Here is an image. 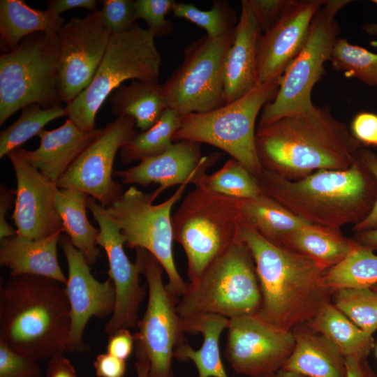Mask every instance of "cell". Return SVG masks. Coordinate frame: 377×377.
<instances>
[{"instance_id": "cell-11", "label": "cell", "mask_w": 377, "mask_h": 377, "mask_svg": "<svg viewBox=\"0 0 377 377\" xmlns=\"http://www.w3.org/2000/svg\"><path fill=\"white\" fill-rule=\"evenodd\" d=\"M190 181L181 184L166 200L154 204L152 193L131 186L110 207L108 216L117 224L129 249L147 251L161 263L168 278V288L178 297L186 284L180 276L174 260V241L171 211L182 197Z\"/></svg>"}, {"instance_id": "cell-38", "label": "cell", "mask_w": 377, "mask_h": 377, "mask_svg": "<svg viewBox=\"0 0 377 377\" xmlns=\"http://www.w3.org/2000/svg\"><path fill=\"white\" fill-rule=\"evenodd\" d=\"M333 68L346 75L377 85V54L338 38L330 59Z\"/></svg>"}, {"instance_id": "cell-3", "label": "cell", "mask_w": 377, "mask_h": 377, "mask_svg": "<svg viewBox=\"0 0 377 377\" xmlns=\"http://www.w3.org/2000/svg\"><path fill=\"white\" fill-rule=\"evenodd\" d=\"M71 309L65 286L52 279L10 276L0 286V342L43 360L68 352Z\"/></svg>"}, {"instance_id": "cell-18", "label": "cell", "mask_w": 377, "mask_h": 377, "mask_svg": "<svg viewBox=\"0 0 377 377\" xmlns=\"http://www.w3.org/2000/svg\"><path fill=\"white\" fill-rule=\"evenodd\" d=\"M59 244L68 264L65 288L71 318L68 352H82L87 349L83 334L89 319L112 316L115 306L114 288L110 278L101 282L92 275L89 263L67 235L61 234Z\"/></svg>"}, {"instance_id": "cell-40", "label": "cell", "mask_w": 377, "mask_h": 377, "mask_svg": "<svg viewBox=\"0 0 377 377\" xmlns=\"http://www.w3.org/2000/svg\"><path fill=\"white\" fill-rule=\"evenodd\" d=\"M103 7L96 10L99 22L111 33L121 34L130 29L138 19L135 1L103 0Z\"/></svg>"}, {"instance_id": "cell-17", "label": "cell", "mask_w": 377, "mask_h": 377, "mask_svg": "<svg viewBox=\"0 0 377 377\" xmlns=\"http://www.w3.org/2000/svg\"><path fill=\"white\" fill-rule=\"evenodd\" d=\"M87 207L99 226L97 244L107 255L109 278L115 291V306L104 330L108 335L120 329H131L139 320L140 304L146 295V286L140 284V266L137 260L132 263L124 249L125 239L117 224L108 216L105 207L91 198Z\"/></svg>"}, {"instance_id": "cell-27", "label": "cell", "mask_w": 377, "mask_h": 377, "mask_svg": "<svg viewBox=\"0 0 377 377\" xmlns=\"http://www.w3.org/2000/svg\"><path fill=\"white\" fill-rule=\"evenodd\" d=\"M232 198L242 220L279 247L284 248L293 232L309 223L263 193L251 198Z\"/></svg>"}, {"instance_id": "cell-52", "label": "cell", "mask_w": 377, "mask_h": 377, "mask_svg": "<svg viewBox=\"0 0 377 377\" xmlns=\"http://www.w3.org/2000/svg\"><path fill=\"white\" fill-rule=\"evenodd\" d=\"M355 239L373 251L377 250V228L355 232Z\"/></svg>"}, {"instance_id": "cell-25", "label": "cell", "mask_w": 377, "mask_h": 377, "mask_svg": "<svg viewBox=\"0 0 377 377\" xmlns=\"http://www.w3.org/2000/svg\"><path fill=\"white\" fill-rule=\"evenodd\" d=\"M292 332L295 346L279 371L306 377H346L345 358L331 341L306 323Z\"/></svg>"}, {"instance_id": "cell-43", "label": "cell", "mask_w": 377, "mask_h": 377, "mask_svg": "<svg viewBox=\"0 0 377 377\" xmlns=\"http://www.w3.org/2000/svg\"><path fill=\"white\" fill-rule=\"evenodd\" d=\"M351 133L360 143L377 147V114H357L351 123Z\"/></svg>"}, {"instance_id": "cell-34", "label": "cell", "mask_w": 377, "mask_h": 377, "mask_svg": "<svg viewBox=\"0 0 377 377\" xmlns=\"http://www.w3.org/2000/svg\"><path fill=\"white\" fill-rule=\"evenodd\" d=\"M182 115L167 108L158 121L150 128L134 135L121 149L123 163L161 154L173 145L172 138L181 124Z\"/></svg>"}, {"instance_id": "cell-58", "label": "cell", "mask_w": 377, "mask_h": 377, "mask_svg": "<svg viewBox=\"0 0 377 377\" xmlns=\"http://www.w3.org/2000/svg\"><path fill=\"white\" fill-rule=\"evenodd\" d=\"M376 356H377V347H376Z\"/></svg>"}, {"instance_id": "cell-19", "label": "cell", "mask_w": 377, "mask_h": 377, "mask_svg": "<svg viewBox=\"0 0 377 377\" xmlns=\"http://www.w3.org/2000/svg\"><path fill=\"white\" fill-rule=\"evenodd\" d=\"M7 156L12 163L17 179L15 209L11 219L17 235L42 239L57 232H64L61 217L55 205L59 188L20 154L19 148Z\"/></svg>"}, {"instance_id": "cell-12", "label": "cell", "mask_w": 377, "mask_h": 377, "mask_svg": "<svg viewBox=\"0 0 377 377\" xmlns=\"http://www.w3.org/2000/svg\"><path fill=\"white\" fill-rule=\"evenodd\" d=\"M135 253L149 292L145 313L133 334L136 358L148 363V377H174V352L186 341L183 320L177 311L179 297L163 283L165 271L155 257L140 248Z\"/></svg>"}, {"instance_id": "cell-23", "label": "cell", "mask_w": 377, "mask_h": 377, "mask_svg": "<svg viewBox=\"0 0 377 377\" xmlns=\"http://www.w3.org/2000/svg\"><path fill=\"white\" fill-rule=\"evenodd\" d=\"M101 128L84 131L68 119L57 128L42 131L39 147L33 151L19 147L22 156L44 176L57 184L72 163L100 134Z\"/></svg>"}, {"instance_id": "cell-55", "label": "cell", "mask_w": 377, "mask_h": 377, "mask_svg": "<svg viewBox=\"0 0 377 377\" xmlns=\"http://www.w3.org/2000/svg\"><path fill=\"white\" fill-rule=\"evenodd\" d=\"M258 377H277V376H276V374H272L260 376H258Z\"/></svg>"}, {"instance_id": "cell-29", "label": "cell", "mask_w": 377, "mask_h": 377, "mask_svg": "<svg viewBox=\"0 0 377 377\" xmlns=\"http://www.w3.org/2000/svg\"><path fill=\"white\" fill-rule=\"evenodd\" d=\"M110 98L111 112L134 119L142 132L152 127L168 108L163 84L131 80L117 88Z\"/></svg>"}, {"instance_id": "cell-46", "label": "cell", "mask_w": 377, "mask_h": 377, "mask_svg": "<svg viewBox=\"0 0 377 377\" xmlns=\"http://www.w3.org/2000/svg\"><path fill=\"white\" fill-rule=\"evenodd\" d=\"M135 346L133 335L128 329H120L109 335L107 353L118 358L126 360Z\"/></svg>"}, {"instance_id": "cell-48", "label": "cell", "mask_w": 377, "mask_h": 377, "mask_svg": "<svg viewBox=\"0 0 377 377\" xmlns=\"http://www.w3.org/2000/svg\"><path fill=\"white\" fill-rule=\"evenodd\" d=\"M15 192L1 186L0 189V239L15 236L17 231L6 222V216L10 209Z\"/></svg>"}, {"instance_id": "cell-49", "label": "cell", "mask_w": 377, "mask_h": 377, "mask_svg": "<svg viewBox=\"0 0 377 377\" xmlns=\"http://www.w3.org/2000/svg\"><path fill=\"white\" fill-rule=\"evenodd\" d=\"M45 377H78L71 361L64 355H57L49 359Z\"/></svg>"}, {"instance_id": "cell-37", "label": "cell", "mask_w": 377, "mask_h": 377, "mask_svg": "<svg viewBox=\"0 0 377 377\" xmlns=\"http://www.w3.org/2000/svg\"><path fill=\"white\" fill-rule=\"evenodd\" d=\"M332 303L362 330H377V293L371 288H340L332 292Z\"/></svg>"}, {"instance_id": "cell-10", "label": "cell", "mask_w": 377, "mask_h": 377, "mask_svg": "<svg viewBox=\"0 0 377 377\" xmlns=\"http://www.w3.org/2000/svg\"><path fill=\"white\" fill-rule=\"evenodd\" d=\"M348 0H326L315 14L308 38L301 51L280 80L278 92L261 112L258 127L267 126L283 117L306 112L315 105L311 92L330 61L339 33L336 17Z\"/></svg>"}, {"instance_id": "cell-24", "label": "cell", "mask_w": 377, "mask_h": 377, "mask_svg": "<svg viewBox=\"0 0 377 377\" xmlns=\"http://www.w3.org/2000/svg\"><path fill=\"white\" fill-rule=\"evenodd\" d=\"M62 232L42 239L15 235L0 239V265L10 276L31 274L56 280L64 286L67 278L57 258V244Z\"/></svg>"}, {"instance_id": "cell-31", "label": "cell", "mask_w": 377, "mask_h": 377, "mask_svg": "<svg viewBox=\"0 0 377 377\" xmlns=\"http://www.w3.org/2000/svg\"><path fill=\"white\" fill-rule=\"evenodd\" d=\"M89 195L72 188H59L55 205L61 217L64 232L73 246L84 256L89 265L96 263L100 256L97 248L99 229L94 228L87 216Z\"/></svg>"}, {"instance_id": "cell-16", "label": "cell", "mask_w": 377, "mask_h": 377, "mask_svg": "<svg viewBox=\"0 0 377 377\" xmlns=\"http://www.w3.org/2000/svg\"><path fill=\"white\" fill-rule=\"evenodd\" d=\"M227 330L224 357L237 374H276L295 346L292 331L278 329L256 314L230 319Z\"/></svg>"}, {"instance_id": "cell-21", "label": "cell", "mask_w": 377, "mask_h": 377, "mask_svg": "<svg viewBox=\"0 0 377 377\" xmlns=\"http://www.w3.org/2000/svg\"><path fill=\"white\" fill-rule=\"evenodd\" d=\"M200 143L180 140L173 143L165 152L142 159L129 168L114 171L113 176L119 178L123 184L147 186L159 184L153 193L156 199L165 189L193 180L205 173L219 158L217 153L202 156Z\"/></svg>"}, {"instance_id": "cell-28", "label": "cell", "mask_w": 377, "mask_h": 377, "mask_svg": "<svg viewBox=\"0 0 377 377\" xmlns=\"http://www.w3.org/2000/svg\"><path fill=\"white\" fill-rule=\"evenodd\" d=\"M64 24L63 17L47 9L33 8L21 0L0 1V44L6 52L32 34H57Z\"/></svg>"}, {"instance_id": "cell-2", "label": "cell", "mask_w": 377, "mask_h": 377, "mask_svg": "<svg viewBox=\"0 0 377 377\" xmlns=\"http://www.w3.org/2000/svg\"><path fill=\"white\" fill-rule=\"evenodd\" d=\"M239 235L255 262L262 297L256 315L261 320L292 331L331 302L332 292L321 283L327 269L305 255L271 244L242 219Z\"/></svg>"}, {"instance_id": "cell-39", "label": "cell", "mask_w": 377, "mask_h": 377, "mask_svg": "<svg viewBox=\"0 0 377 377\" xmlns=\"http://www.w3.org/2000/svg\"><path fill=\"white\" fill-rule=\"evenodd\" d=\"M172 13L175 16L184 18L202 27L210 38L220 37L236 27L235 10L226 2L216 1L211 9L202 10L193 3L175 2Z\"/></svg>"}, {"instance_id": "cell-26", "label": "cell", "mask_w": 377, "mask_h": 377, "mask_svg": "<svg viewBox=\"0 0 377 377\" xmlns=\"http://www.w3.org/2000/svg\"><path fill=\"white\" fill-rule=\"evenodd\" d=\"M182 320L185 333L201 334L202 343L199 349L195 350L186 341L175 348L174 357L179 361H192L199 377H228L221 360L219 339L223 330L228 328L230 319L205 313Z\"/></svg>"}, {"instance_id": "cell-9", "label": "cell", "mask_w": 377, "mask_h": 377, "mask_svg": "<svg viewBox=\"0 0 377 377\" xmlns=\"http://www.w3.org/2000/svg\"><path fill=\"white\" fill-rule=\"evenodd\" d=\"M59 41L57 34L37 32L0 57V125L32 104L59 105L57 89Z\"/></svg>"}, {"instance_id": "cell-1", "label": "cell", "mask_w": 377, "mask_h": 377, "mask_svg": "<svg viewBox=\"0 0 377 377\" xmlns=\"http://www.w3.org/2000/svg\"><path fill=\"white\" fill-rule=\"evenodd\" d=\"M256 147L262 167L296 181L319 170H345L359 158L360 143L329 108L316 107L258 127Z\"/></svg>"}, {"instance_id": "cell-35", "label": "cell", "mask_w": 377, "mask_h": 377, "mask_svg": "<svg viewBox=\"0 0 377 377\" xmlns=\"http://www.w3.org/2000/svg\"><path fill=\"white\" fill-rule=\"evenodd\" d=\"M192 184L195 187L237 199L251 198L262 194L256 177L232 158L212 174L198 175Z\"/></svg>"}, {"instance_id": "cell-7", "label": "cell", "mask_w": 377, "mask_h": 377, "mask_svg": "<svg viewBox=\"0 0 377 377\" xmlns=\"http://www.w3.org/2000/svg\"><path fill=\"white\" fill-rule=\"evenodd\" d=\"M281 77L260 82L244 96L219 108L182 115L173 142L190 140L213 145L256 177L263 168L256 147V119L260 110L275 98Z\"/></svg>"}, {"instance_id": "cell-8", "label": "cell", "mask_w": 377, "mask_h": 377, "mask_svg": "<svg viewBox=\"0 0 377 377\" xmlns=\"http://www.w3.org/2000/svg\"><path fill=\"white\" fill-rule=\"evenodd\" d=\"M241 215L233 199L195 187L172 216L174 241L187 259L189 282L196 281L239 235Z\"/></svg>"}, {"instance_id": "cell-50", "label": "cell", "mask_w": 377, "mask_h": 377, "mask_svg": "<svg viewBox=\"0 0 377 377\" xmlns=\"http://www.w3.org/2000/svg\"><path fill=\"white\" fill-rule=\"evenodd\" d=\"M96 4V0H49L47 3V9L60 15L64 11L77 8H83L91 12H95L97 10Z\"/></svg>"}, {"instance_id": "cell-53", "label": "cell", "mask_w": 377, "mask_h": 377, "mask_svg": "<svg viewBox=\"0 0 377 377\" xmlns=\"http://www.w3.org/2000/svg\"><path fill=\"white\" fill-rule=\"evenodd\" d=\"M137 377H148L149 364L146 361L137 360L135 363Z\"/></svg>"}, {"instance_id": "cell-4", "label": "cell", "mask_w": 377, "mask_h": 377, "mask_svg": "<svg viewBox=\"0 0 377 377\" xmlns=\"http://www.w3.org/2000/svg\"><path fill=\"white\" fill-rule=\"evenodd\" d=\"M262 193L312 224L341 228L370 213L377 182L358 159L345 170H319L296 181L262 169L256 177Z\"/></svg>"}, {"instance_id": "cell-42", "label": "cell", "mask_w": 377, "mask_h": 377, "mask_svg": "<svg viewBox=\"0 0 377 377\" xmlns=\"http://www.w3.org/2000/svg\"><path fill=\"white\" fill-rule=\"evenodd\" d=\"M38 361L13 351L0 342V377H40Z\"/></svg>"}, {"instance_id": "cell-41", "label": "cell", "mask_w": 377, "mask_h": 377, "mask_svg": "<svg viewBox=\"0 0 377 377\" xmlns=\"http://www.w3.org/2000/svg\"><path fill=\"white\" fill-rule=\"evenodd\" d=\"M173 0H136L138 19L142 18L154 37L167 36L173 30L172 22L165 16L172 10Z\"/></svg>"}, {"instance_id": "cell-30", "label": "cell", "mask_w": 377, "mask_h": 377, "mask_svg": "<svg viewBox=\"0 0 377 377\" xmlns=\"http://www.w3.org/2000/svg\"><path fill=\"white\" fill-rule=\"evenodd\" d=\"M357 244L340 228L309 223L288 237L284 249L305 255L327 269L343 260Z\"/></svg>"}, {"instance_id": "cell-20", "label": "cell", "mask_w": 377, "mask_h": 377, "mask_svg": "<svg viewBox=\"0 0 377 377\" xmlns=\"http://www.w3.org/2000/svg\"><path fill=\"white\" fill-rule=\"evenodd\" d=\"M326 0H288L279 17L264 31L258 43L259 82L280 78L301 51L313 18Z\"/></svg>"}, {"instance_id": "cell-13", "label": "cell", "mask_w": 377, "mask_h": 377, "mask_svg": "<svg viewBox=\"0 0 377 377\" xmlns=\"http://www.w3.org/2000/svg\"><path fill=\"white\" fill-rule=\"evenodd\" d=\"M235 30L214 38L203 36L186 47L183 61L163 84L168 108L184 115L226 104L223 68Z\"/></svg>"}, {"instance_id": "cell-32", "label": "cell", "mask_w": 377, "mask_h": 377, "mask_svg": "<svg viewBox=\"0 0 377 377\" xmlns=\"http://www.w3.org/2000/svg\"><path fill=\"white\" fill-rule=\"evenodd\" d=\"M306 324L331 341L345 359L367 360L374 348L373 334L358 327L332 302Z\"/></svg>"}, {"instance_id": "cell-33", "label": "cell", "mask_w": 377, "mask_h": 377, "mask_svg": "<svg viewBox=\"0 0 377 377\" xmlns=\"http://www.w3.org/2000/svg\"><path fill=\"white\" fill-rule=\"evenodd\" d=\"M321 283L332 292L340 288H371L377 283V256L357 242L343 260L325 272Z\"/></svg>"}, {"instance_id": "cell-47", "label": "cell", "mask_w": 377, "mask_h": 377, "mask_svg": "<svg viewBox=\"0 0 377 377\" xmlns=\"http://www.w3.org/2000/svg\"><path fill=\"white\" fill-rule=\"evenodd\" d=\"M126 360L108 353L98 355L94 362L97 377H124L126 370Z\"/></svg>"}, {"instance_id": "cell-6", "label": "cell", "mask_w": 377, "mask_h": 377, "mask_svg": "<svg viewBox=\"0 0 377 377\" xmlns=\"http://www.w3.org/2000/svg\"><path fill=\"white\" fill-rule=\"evenodd\" d=\"M154 36L137 23L111 35L104 57L89 87L65 107L66 116L84 131L96 129V116L111 92L127 80L158 82L161 55Z\"/></svg>"}, {"instance_id": "cell-54", "label": "cell", "mask_w": 377, "mask_h": 377, "mask_svg": "<svg viewBox=\"0 0 377 377\" xmlns=\"http://www.w3.org/2000/svg\"><path fill=\"white\" fill-rule=\"evenodd\" d=\"M276 376H277V377H306V376H302V375H300V374H293V373H287V372H283V371H279L276 373Z\"/></svg>"}, {"instance_id": "cell-45", "label": "cell", "mask_w": 377, "mask_h": 377, "mask_svg": "<svg viewBox=\"0 0 377 377\" xmlns=\"http://www.w3.org/2000/svg\"><path fill=\"white\" fill-rule=\"evenodd\" d=\"M359 156L366 168L374 175L377 182V156L371 151L360 149ZM377 228V196L369 215L360 223L353 226L355 232Z\"/></svg>"}, {"instance_id": "cell-36", "label": "cell", "mask_w": 377, "mask_h": 377, "mask_svg": "<svg viewBox=\"0 0 377 377\" xmlns=\"http://www.w3.org/2000/svg\"><path fill=\"white\" fill-rule=\"evenodd\" d=\"M66 116L65 108L59 105L45 109L38 104L26 106L20 117L0 133V158L20 147L30 138L38 135L47 124Z\"/></svg>"}, {"instance_id": "cell-51", "label": "cell", "mask_w": 377, "mask_h": 377, "mask_svg": "<svg viewBox=\"0 0 377 377\" xmlns=\"http://www.w3.org/2000/svg\"><path fill=\"white\" fill-rule=\"evenodd\" d=\"M346 377H377L367 360L345 359Z\"/></svg>"}, {"instance_id": "cell-57", "label": "cell", "mask_w": 377, "mask_h": 377, "mask_svg": "<svg viewBox=\"0 0 377 377\" xmlns=\"http://www.w3.org/2000/svg\"><path fill=\"white\" fill-rule=\"evenodd\" d=\"M374 3L377 4V0L372 1Z\"/></svg>"}, {"instance_id": "cell-14", "label": "cell", "mask_w": 377, "mask_h": 377, "mask_svg": "<svg viewBox=\"0 0 377 377\" xmlns=\"http://www.w3.org/2000/svg\"><path fill=\"white\" fill-rule=\"evenodd\" d=\"M134 119L117 117L72 163L57 182L59 188H72L91 195L104 207L122 194L121 184L112 179L117 152L138 132Z\"/></svg>"}, {"instance_id": "cell-44", "label": "cell", "mask_w": 377, "mask_h": 377, "mask_svg": "<svg viewBox=\"0 0 377 377\" xmlns=\"http://www.w3.org/2000/svg\"><path fill=\"white\" fill-rule=\"evenodd\" d=\"M288 0H250L263 32L279 17Z\"/></svg>"}, {"instance_id": "cell-56", "label": "cell", "mask_w": 377, "mask_h": 377, "mask_svg": "<svg viewBox=\"0 0 377 377\" xmlns=\"http://www.w3.org/2000/svg\"><path fill=\"white\" fill-rule=\"evenodd\" d=\"M371 288L377 293V283L371 286Z\"/></svg>"}, {"instance_id": "cell-5", "label": "cell", "mask_w": 377, "mask_h": 377, "mask_svg": "<svg viewBox=\"0 0 377 377\" xmlns=\"http://www.w3.org/2000/svg\"><path fill=\"white\" fill-rule=\"evenodd\" d=\"M261 292L252 254L240 235L195 281L177 305L182 318L211 313L228 319L256 314Z\"/></svg>"}, {"instance_id": "cell-22", "label": "cell", "mask_w": 377, "mask_h": 377, "mask_svg": "<svg viewBox=\"0 0 377 377\" xmlns=\"http://www.w3.org/2000/svg\"><path fill=\"white\" fill-rule=\"evenodd\" d=\"M263 30L250 0L241 3V13L223 68L226 104L244 96L260 82L257 48Z\"/></svg>"}, {"instance_id": "cell-15", "label": "cell", "mask_w": 377, "mask_h": 377, "mask_svg": "<svg viewBox=\"0 0 377 377\" xmlns=\"http://www.w3.org/2000/svg\"><path fill=\"white\" fill-rule=\"evenodd\" d=\"M59 41L57 89L67 104L91 84L105 54L111 33L99 22L96 11L74 17L57 33Z\"/></svg>"}]
</instances>
